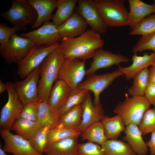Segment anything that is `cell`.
<instances>
[{"instance_id":"bcb514c9","label":"cell","mask_w":155,"mask_h":155,"mask_svg":"<svg viewBox=\"0 0 155 155\" xmlns=\"http://www.w3.org/2000/svg\"><path fill=\"white\" fill-rule=\"evenodd\" d=\"M154 3H155V0L154 1Z\"/></svg>"},{"instance_id":"5b68a950","label":"cell","mask_w":155,"mask_h":155,"mask_svg":"<svg viewBox=\"0 0 155 155\" xmlns=\"http://www.w3.org/2000/svg\"><path fill=\"white\" fill-rule=\"evenodd\" d=\"M0 16L11 23L19 30L26 29L29 25L33 26L37 18V13L27 0H11L9 9L1 13Z\"/></svg>"},{"instance_id":"7402d4cb","label":"cell","mask_w":155,"mask_h":155,"mask_svg":"<svg viewBox=\"0 0 155 155\" xmlns=\"http://www.w3.org/2000/svg\"><path fill=\"white\" fill-rule=\"evenodd\" d=\"M124 139L128 142L133 151L138 155H145L148 146L137 125L131 124L126 126Z\"/></svg>"},{"instance_id":"2e32d148","label":"cell","mask_w":155,"mask_h":155,"mask_svg":"<svg viewBox=\"0 0 155 155\" xmlns=\"http://www.w3.org/2000/svg\"><path fill=\"white\" fill-rule=\"evenodd\" d=\"M89 91L82 104V120L77 129L81 133L94 123L100 121L104 117V111L100 101L97 104L93 103Z\"/></svg>"},{"instance_id":"e0dca14e","label":"cell","mask_w":155,"mask_h":155,"mask_svg":"<svg viewBox=\"0 0 155 155\" xmlns=\"http://www.w3.org/2000/svg\"><path fill=\"white\" fill-rule=\"evenodd\" d=\"M88 27L85 20L75 11L68 19L57 28L62 38H73L85 32Z\"/></svg>"},{"instance_id":"30bf717a","label":"cell","mask_w":155,"mask_h":155,"mask_svg":"<svg viewBox=\"0 0 155 155\" xmlns=\"http://www.w3.org/2000/svg\"><path fill=\"white\" fill-rule=\"evenodd\" d=\"M123 75L117 69L102 74H94L88 76L86 80L79 85L77 88L92 92L94 97V103L96 105L100 101L99 96L101 93L117 78Z\"/></svg>"},{"instance_id":"ac0fdd59","label":"cell","mask_w":155,"mask_h":155,"mask_svg":"<svg viewBox=\"0 0 155 155\" xmlns=\"http://www.w3.org/2000/svg\"><path fill=\"white\" fill-rule=\"evenodd\" d=\"M131 60L132 63L130 66L125 67L119 65L117 69L124 75L125 79L128 80L133 78L137 73L142 70L155 64V53L152 52L149 54L145 53L142 56L134 54Z\"/></svg>"},{"instance_id":"3957f363","label":"cell","mask_w":155,"mask_h":155,"mask_svg":"<svg viewBox=\"0 0 155 155\" xmlns=\"http://www.w3.org/2000/svg\"><path fill=\"white\" fill-rule=\"evenodd\" d=\"M95 5L104 22L108 26H129V11L125 0H94Z\"/></svg>"},{"instance_id":"7bdbcfd3","label":"cell","mask_w":155,"mask_h":155,"mask_svg":"<svg viewBox=\"0 0 155 155\" xmlns=\"http://www.w3.org/2000/svg\"><path fill=\"white\" fill-rule=\"evenodd\" d=\"M149 82H155V64L148 69Z\"/></svg>"},{"instance_id":"8992f818","label":"cell","mask_w":155,"mask_h":155,"mask_svg":"<svg viewBox=\"0 0 155 155\" xmlns=\"http://www.w3.org/2000/svg\"><path fill=\"white\" fill-rule=\"evenodd\" d=\"M36 44L29 38L15 33L6 44L0 45L1 55L8 64L20 62Z\"/></svg>"},{"instance_id":"52a82bcc","label":"cell","mask_w":155,"mask_h":155,"mask_svg":"<svg viewBox=\"0 0 155 155\" xmlns=\"http://www.w3.org/2000/svg\"><path fill=\"white\" fill-rule=\"evenodd\" d=\"M5 84L8 98L0 112V127L1 129L10 131L24 105L18 98L13 83L9 82Z\"/></svg>"},{"instance_id":"f1b7e54d","label":"cell","mask_w":155,"mask_h":155,"mask_svg":"<svg viewBox=\"0 0 155 155\" xmlns=\"http://www.w3.org/2000/svg\"><path fill=\"white\" fill-rule=\"evenodd\" d=\"M101 146L105 155H137L128 143L116 139L107 140Z\"/></svg>"},{"instance_id":"484cf974","label":"cell","mask_w":155,"mask_h":155,"mask_svg":"<svg viewBox=\"0 0 155 155\" xmlns=\"http://www.w3.org/2000/svg\"><path fill=\"white\" fill-rule=\"evenodd\" d=\"M56 11L53 15L52 22L57 27L68 19L73 13L78 0H57Z\"/></svg>"},{"instance_id":"d590c367","label":"cell","mask_w":155,"mask_h":155,"mask_svg":"<svg viewBox=\"0 0 155 155\" xmlns=\"http://www.w3.org/2000/svg\"><path fill=\"white\" fill-rule=\"evenodd\" d=\"M139 128L144 135L151 132L155 129V106L152 109L149 108L145 112Z\"/></svg>"},{"instance_id":"9a60e30c","label":"cell","mask_w":155,"mask_h":155,"mask_svg":"<svg viewBox=\"0 0 155 155\" xmlns=\"http://www.w3.org/2000/svg\"><path fill=\"white\" fill-rule=\"evenodd\" d=\"M92 58L90 65L86 70V75L88 76L95 74L99 69L108 68L114 65L119 66L122 63L129 61V58L122 55L113 53L102 47L95 51Z\"/></svg>"},{"instance_id":"5bb4252c","label":"cell","mask_w":155,"mask_h":155,"mask_svg":"<svg viewBox=\"0 0 155 155\" xmlns=\"http://www.w3.org/2000/svg\"><path fill=\"white\" fill-rule=\"evenodd\" d=\"M76 11L84 19L91 29L100 34L107 32L108 27L101 18L93 0H78Z\"/></svg>"},{"instance_id":"cb8c5ba5","label":"cell","mask_w":155,"mask_h":155,"mask_svg":"<svg viewBox=\"0 0 155 155\" xmlns=\"http://www.w3.org/2000/svg\"><path fill=\"white\" fill-rule=\"evenodd\" d=\"M59 118L58 111L53 110L47 102L39 101L36 121L40 127L48 125L54 128L58 125Z\"/></svg>"},{"instance_id":"ba28073f","label":"cell","mask_w":155,"mask_h":155,"mask_svg":"<svg viewBox=\"0 0 155 155\" xmlns=\"http://www.w3.org/2000/svg\"><path fill=\"white\" fill-rule=\"evenodd\" d=\"M60 44L50 46L36 45L18 64L17 73L19 77L25 79L33 71L40 66L45 58Z\"/></svg>"},{"instance_id":"7a4b0ae2","label":"cell","mask_w":155,"mask_h":155,"mask_svg":"<svg viewBox=\"0 0 155 155\" xmlns=\"http://www.w3.org/2000/svg\"><path fill=\"white\" fill-rule=\"evenodd\" d=\"M65 58L60 45L45 58L40 66L38 83V100L48 102L54 82L57 80L59 69Z\"/></svg>"},{"instance_id":"e575fe53","label":"cell","mask_w":155,"mask_h":155,"mask_svg":"<svg viewBox=\"0 0 155 155\" xmlns=\"http://www.w3.org/2000/svg\"><path fill=\"white\" fill-rule=\"evenodd\" d=\"M52 129L49 125H43L39 128L33 137L29 140L33 147L38 153L43 154L44 150L47 144L48 132Z\"/></svg>"},{"instance_id":"8d00e7d4","label":"cell","mask_w":155,"mask_h":155,"mask_svg":"<svg viewBox=\"0 0 155 155\" xmlns=\"http://www.w3.org/2000/svg\"><path fill=\"white\" fill-rule=\"evenodd\" d=\"M148 50H152L155 53V32L148 35L142 36L132 49L134 54Z\"/></svg>"},{"instance_id":"7c38bea8","label":"cell","mask_w":155,"mask_h":155,"mask_svg":"<svg viewBox=\"0 0 155 155\" xmlns=\"http://www.w3.org/2000/svg\"><path fill=\"white\" fill-rule=\"evenodd\" d=\"M39 75L40 66L33 71L24 80L13 83L18 98L23 105L30 102L38 100Z\"/></svg>"},{"instance_id":"44dd1931","label":"cell","mask_w":155,"mask_h":155,"mask_svg":"<svg viewBox=\"0 0 155 155\" xmlns=\"http://www.w3.org/2000/svg\"><path fill=\"white\" fill-rule=\"evenodd\" d=\"M78 137H73L47 143L43 153L45 155H77Z\"/></svg>"},{"instance_id":"60d3db41","label":"cell","mask_w":155,"mask_h":155,"mask_svg":"<svg viewBox=\"0 0 155 155\" xmlns=\"http://www.w3.org/2000/svg\"><path fill=\"white\" fill-rule=\"evenodd\" d=\"M144 96L150 104L155 106V82H148Z\"/></svg>"},{"instance_id":"b9f144b4","label":"cell","mask_w":155,"mask_h":155,"mask_svg":"<svg viewBox=\"0 0 155 155\" xmlns=\"http://www.w3.org/2000/svg\"><path fill=\"white\" fill-rule=\"evenodd\" d=\"M150 138L146 142L148 147H149L151 155H155V129L151 132Z\"/></svg>"},{"instance_id":"836d02e7","label":"cell","mask_w":155,"mask_h":155,"mask_svg":"<svg viewBox=\"0 0 155 155\" xmlns=\"http://www.w3.org/2000/svg\"><path fill=\"white\" fill-rule=\"evenodd\" d=\"M155 32V13L144 18L132 29L129 33L131 35H148Z\"/></svg>"},{"instance_id":"d6986e66","label":"cell","mask_w":155,"mask_h":155,"mask_svg":"<svg viewBox=\"0 0 155 155\" xmlns=\"http://www.w3.org/2000/svg\"><path fill=\"white\" fill-rule=\"evenodd\" d=\"M129 11L128 21L129 26L132 29L143 19L155 13V3H146L140 0H129Z\"/></svg>"},{"instance_id":"ffe728a7","label":"cell","mask_w":155,"mask_h":155,"mask_svg":"<svg viewBox=\"0 0 155 155\" xmlns=\"http://www.w3.org/2000/svg\"><path fill=\"white\" fill-rule=\"evenodd\" d=\"M34 9L37 18L35 24L32 26L33 29L38 28L44 22L52 20L53 11L57 8V1L56 0H27Z\"/></svg>"},{"instance_id":"277c9868","label":"cell","mask_w":155,"mask_h":155,"mask_svg":"<svg viewBox=\"0 0 155 155\" xmlns=\"http://www.w3.org/2000/svg\"><path fill=\"white\" fill-rule=\"evenodd\" d=\"M127 96L126 94L123 102L117 104L113 113L121 117L126 126L131 124L139 125L151 104L144 96L129 98Z\"/></svg>"},{"instance_id":"83f0119b","label":"cell","mask_w":155,"mask_h":155,"mask_svg":"<svg viewBox=\"0 0 155 155\" xmlns=\"http://www.w3.org/2000/svg\"><path fill=\"white\" fill-rule=\"evenodd\" d=\"M39 128L36 121L18 118L13 123L11 130L25 139L30 140L33 137Z\"/></svg>"},{"instance_id":"d4e9b609","label":"cell","mask_w":155,"mask_h":155,"mask_svg":"<svg viewBox=\"0 0 155 155\" xmlns=\"http://www.w3.org/2000/svg\"><path fill=\"white\" fill-rule=\"evenodd\" d=\"M101 121L107 140L116 139L121 132L125 131V123L121 117L119 115L112 117L104 116Z\"/></svg>"},{"instance_id":"4fadbf2b","label":"cell","mask_w":155,"mask_h":155,"mask_svg":"<svg viewBox=\"0 0 155 155\" xmlns=\"http://www.w3.org/2000/svg\"><path fill=\"white\" fill-rule=\"evenodd\" d=\"M23 37L29 38L36 45L49 46L60 42L62 38L57 28L49 21L44 22L39 28L28 32L22 34Z\"/></svg>"},{"instance_id":"4dcf8cb0","label":"cell","mask_w":155,"mask_h":155,"mask_svg":"<svg viewBox=\"0 0 155 155\" xmlns=\"http://www.w3.org/2000/svg\"><path fill=\"white\" fill-rule=\"evenodd\" d=\"M132 85L127 92L132 96H144L146 89L148 83V69H144L137 73L133 78Z\"/></svg>"},{"instance_id":"d6a6232c","label":"cell","mask_w":155,"mask_h":155,"mask_svg":"<svg viewBox=\"0 0 155 155\" xmlns=\"http://www.w3.org/2000/svg\"><path fill=\"white\" fill-rule=\"evenodd\" d=\"M89 91L85 89H73L66 100L58 110L60 117L74 106L82 104Z\"/></svg>"},{"instance_id":"1f68e13d","label":"cell","mask_w":155,"mask_h":155,"mask_svg":"<svg viewBox=\"0 0 155 155\" xmlns=\"http://www.w3.org/2000/svg\"><path fill=\"white\" fill-rule=\"evenodd\" d=\"M81 133L77 129L57 125L49 130L47 135V143L73 137H78Z\"/></svg>"},{"instance_id":"ee69618b","label":"cell","mask_w":155,"mask_h":155,"mask_svg":"<svg viewBox=\"0 0 155 155\" xmlns=\"http://www.w3.org/2000/svg\"><path fill=\"white\" fill-rule=\"evenodd\" d=\"M6 86L1 79L0 80V94L2 93L5 91L6 90Z\"/></svg>"},{"instance_id":"f35d334b","label":"cell","mask_w":155,"mask_h":155,"mask_svg":"<svg viewBox=\"0 0 155 155\" xmlns=\"http://www.w3.org/2000/svg\"><path fill=\"white\" fill-rule=\"evenodd\" d=\"M38 102V100L33 101L24 105L18 118L25 119L36 121Z\"/></svg>"},{"instance_id":"74e56055","label":"cell","mask_w":155,"mask_h":155,"mask_svg":"<svg viewBox=\"0 0 155 155\" xmlns=\"http://www.w3.org/2000/svg\"><path fill=\"white\" fill-rule=\"evenodd\" d=\"M77 155H105L101 146L96 143L88 141L78 143Z\"/></svg>"},{"instance_id":"8fae6325","label":"cell","mask_w":155,"mask_h":155,"mask_svg":"<svg viewBox=\"0 0 155 155\" xmlns=\"http://www.w3.org/2000/svg\"><path fill=\"white\" fill-rule=\"evenodd\" d=\"M0 134L4 142L2 148L6 152L13 155H44L34 148L29 140L13 134L10 130L1 129Z\"/></svg>"},{"instance_id":"ab89813d","label":"cell","mask_w":155,"mask_h":155,"mask_svg":"<svg viewBox=\"0 0 155 155\" xmlns=\"http://www.w3.org/2000/svg\"><path fill=\"white\" fill-rule=\"evenodd\" d=\"M19 30L13 26L10 27L4 23H0V43L3 45L7 43L12 36Z\"/></svg>"},{"instance_id":"9c48e42d","label":"cell","mask_w":155,"mask_h":155,"mask_svg":"<svg viewBox=\"0 0 155 155\" xmlns=\"http://www.w3.org/2000/svg\"><path fill=\"white\" fill-rule=\"evenodd\" d=\"M85 66V61L76 58H65L57 80H62L72 89H76L86 75Z\"/></svg>"},{"instance_id":"f546056e","label":"cell","mask_w":155,"mask_h":155,"mask_svg":"<svg viewBox=\"0 0 155 155\" xmlns=\"http://www.w3.org/2000/svg\"><path fill=\"white\" fill-rule=\"evenodd\" d=\"M82 140H87L102 145L107 139L101 121L95 123L81 133Z\"/></svg>"},{"instance_id":"4316f807","label":"cell","mask_w":155,"mask_h":155,"mask_svg":"<svg viewBox=\"0 0 155 155\" xmlns=\"http://www.w3.org/2000/svg\"><path fill=\"white\" fill-rule=\"evenodd\" d=\"M82 113V104L76 105L60 117L57 125L77 129L81 122Z\"/></svg>"},{"instance_id":"6da1fadb","label":"cell","mask_w":155,"mask_h":155,"mask_svg":"<svg viewBox=\"0 0 155 155\" xmlns=\"http://www.w3.org/2000/svg\"><path fill=\"white\" fill-rule=\"evenodd\" d=\"M104 44L100 34L91 29L76 37L62 38L60 42L65 58H76L84 61L92 58L95 51Z\"/></svg>"},{"instance_id":"603a6c76","label":"cell","mask_w":155,"mask_h":155,"mask_svg":"<svg viewBox=\"0 0 155 155\" xmlns=\"http://www.w3.org/2000/svg\"><path fill=\"white\" fill-rule=\"evenodd\" d=\"M72 90L64 81L57 80L51 91L48 102L49 106L54 111H58Z\"/></svg>"},{"instance_id":"f6af8a7d","label":"cell","mask_w":155,"mask_h":155,"mask_svg":"<svg viewBox=\"0 0 155 155\" xmlns=\"http://www.w3.org/2000/svg\"><path fill=\"white\" fill-rule=\"evenodd\" d=\"M0 155H8L6 153V152L4 151L3 148H1V144H0Z\"/></svg>"}]
</instances>
